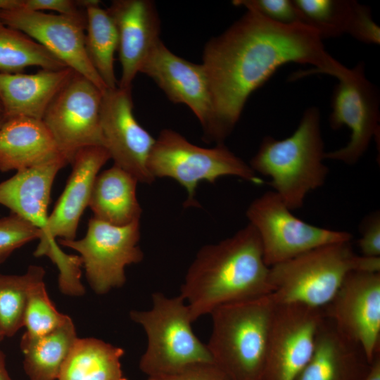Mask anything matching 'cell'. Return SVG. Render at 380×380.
<instances>
[{"label":"cell","instance_id":"1","mask_svg":"<svg viewBox=\"0 0 380 380\" xmlns=\"http://www.w3.org/2000/svg\"><path fill=\"white\" fill-rule=\"evenodd\" d=\"M203 53L213 108L210 141L217 144L231 134L251 94L279 67L289 63L315 67L296 72L292 80L315 73L338 80L349 70L327 52L311 27L279 24L252 10L212 37Z\"/></svg>","mask_w":380,"mask_h":380},{"label":"cell","instance_id":"2","mask_svg":"<svg viewBox=\"0 0 380 380\" xmlns=\"http://www.w3.org/2000/svg\"><path fill=\"white\" fill-rule=\"evenodd\" d=\"M269 274L260 236L248 223L232 236L198 251L180 296L194 322L220 306L269 295Z\"/></svg>","mask_w":380,"mask_h":380},{"label":"cell","instance_id":"3","mask_svg":"<svg viewBox=\"0 0 380 380\" xmlns=\"http://www.w3.org/2000/svg\"><path fill=\"white\" fill-rule=\"evenodd\" d=\"M320 112L312 106L304 111L293 133L282 139L265 137L249 165L270 177V185L291 210L303 205L307 195L323 186L329 174L324 164Z\"/></svg>","mask_w":380,"mask_h":380},{"label":"cell","instance_id":"4","mask_svg":"<svg viewBox=\"0 0 380 380\" xmlns=\"http://www.w3.org/2000/svg\"><path fill=\"white\" fill-rule=\"evenodd\" d=\"M353 271L380 272V258L356 254L350 241L322 246L270 267L269 296L275 305L323 309Z\"/></svg>","mask_w":380,"mask_h":380},{"label":"cell","instance_id":"5","mask_svg":"<svg viewBox=\"0 0 380 380\" xmlns=\"http://www.w3.org/2000/svg\"><path fill=\"white\" fill-rule=\"evenodd\" d=\"M275 304L269 295L226 304L210 314L206 344L214 363L231 380H263Z\"/></svg>","mask_w":380,"mask_h":380},{"label":"cell","instance_id":"6","mask_svg":"<svg viewBox=\"0 0 380 380\" xmlns=\"http://www.w3.org/2000/svg\"><path fill=\"white\" fill-rule=\"evenodd\" d=\"M63 156L45 163L17 171L0 183V204L27 220L41 233L35 257L47 256L59 271L58 286L65 294L81 296L84 288L81 283V258L65 253L53 241L48 230V207L51 187L60 170L68 164Z\"/></svg>","mask_w":380,"mask_h":380},{"label":"cell","instance_id":"7","mask_svg":"<svg viewBox=\"0 0 380 380\" xmlns=\"http://www.w3.org/2000/svg\"><path fill=\"white\" fill-rule=\"evenodd\" d=\"M152 308L132 310V321L144 329L148 345L139 362L148 377L177 373L190 365L213 362L206 344L195 335L188 305L179 295L152 294Z\"/></svg>","mask_w":380,"mask_h":380},{"label":"cell","instance_id":"8","mask_svg":"<svg viewBox=\"0 0 380 380\" xmlns=\"http://www.w3.org/2000/svg\"><path fill=\"white\" fill-rule=\"evenodd\" d=\"M148 169L154 179L171 178L186 189L185 208L199 206L195 196L202 181L214 184L222 177L234 176L255 184L263 183L249 164L224 143L210 148L200 147L170 129H163L156 139Z\"/></svg>","mask_w":380,"mask_h":380},{"label":"cell","instance_id":"9","mask_svg":"<svg viewBox=\"0 0 380 380\" xmlns=\"http://www.w3.org/2000/svg\"><path fill=\"white\" fill-rule=\"evenodd\" d=\"M291 211L274 191L254 199L246 210L249 224L260 236L263 258L268 267L322 246L352 239L348 232L310 224Z\"/></svg>","mask_w":380,"mask_h":380},{"label":"cell","instance_id":"10","mask_svg":"<svg viewBox=\"0 0 380 380\" xmlns=\"http://www.w3.org/2000/svg\"><path fill=\"white\" fill-rule=\"evenodd\" d=\"M140 220L125 226L113 225L92 217L85 236L79 240L59 239L61 246L77 251L91 288L104 294L126 281L125 269L140 262Z\"/></svg>","mask_w":380,"mask_h":380},{"label":"cell","instance_id":"11","mask_svg":"<svg viewBox=\"0 0 380 380\" xmlns=\"http://www.w3.org/2000/svg\"><path fill=\"white\" fill-rule=\"evenodd\" d=\"M103 94L92 82L75 72L45 111L42 121L69 163L83 148L104 146L101 127Z\"/></svg>","mask_w":380,"mask_h":380},{"label":"cell","instance_id":"12","mask_svg":"<svg viewBox=\"0 0 380 380\" xmlns=\"http://www.w3.org/2000/svg\"><path fill=\"white\" fill-rule=\"evenodd\" d=\"M333 91L330 127L350 130V140L343 147L326 152L325 159L347 165L355 164L367 150L379 131V91L365 75V64L360 62L338 79Z\"/></svg>","mask_w":380,"mask_h":380},{"label":"cell","instance_id":"13","mask_svg":"<svg viewBox=\"0 0 380 380\" xmlns=\"http://www.w3.org/2000/svg\"><path fill=\"white\" fill-rule=\"evenodd\" d=\"M322 309L275 305L269 334L263 380H296L310 360Z\"/></svg>","mask_w":380,"mask_h":380},{"label":"cell","instance_id":"14","mask_svg":"<svg viewBox=\"0 0 380 380\" xmlns=\"http://www.w3.org/2000/svg\"><path fill=\"white\" fill-rule=\"evenodd\" d=\"M0 20L34 39L66 67L89 80L102 91L107 89L86 51V13L66 15L18 8L1 10Z\"/></svg>","mask_w":380,"mask_h":380},{"label":"cell","instance_id":"15","mask_svg":"<svg viewBox=\"0 0 380 380\" xmlns=\"http://www.w3.org/2000/svg\"><path fill=\"white\" fill-rule=\"evenodd\" d=\"M101 127L104 147L114 165L133 175L139 182L155 180L148 160L156 139L136 120L132 89H108L102 97Z\"/></svg>","mask_w":380,"mask_h":380},{"label":"cell","instance_id":"16","mask_svg":"<svg viewBox=\"0 0 380 380\" xmlns=\"http://www.w3.org/2000/svg\"><path fill=\"white\" fill-rule=\"evenodd\" d=\"M322 310L326 317L362 348L372 363L380 348V272H350Z\"/></svg>","mask_w":380,"mask_h":380},{"label":"cell","instance_id":"17","mask_svg":"<svg viewBox=\"0 0 380 380\" xmlns=\"http://www.w3.org/2000/svg\"><path fill=\"white\" fill-rule=\"evenodd\" d=\"M140 72L151 78L171 101L187 106L199 120L205 139L210 140L213 108L202 64L175 55L160 39L150 52Z\"/></svg>","mask_w":380,"mask_h":380},{"label":"cell","instance_id":"18","mask_svg":"<svg viewBox=\"0 0 380 380\" xmlns=\"http://www.w3.org/2000/svg\"><path fill=\"white\" fill-rule=\"evenodd\" d=\"M118 35L121 77L118 87L132 89V84L150 52L158 42L160 20L151 0H115L107 8Z\"/></svg>","mask_w":380,"mask_h":380},{"label":"cell","instance_id":"19","mask_svg":"<svg viewBox=\"0 0 380 380\" xmlns=\"http://www.w3.org/2000/svg\"><path fill=\"white\" fill-rule=\"evenodd\" d=\"M109 159L104 146L85 147L75 153L66 186L48 218V230L53 241L57 238L75 239L81 216L89 205L95 179Z\"/></svg>","mask_w":380,"mask_h":380},{"label":"cell","instance_id":"20","mask_svg":"<svg viewBox=\"0 0 380 380\" xmlns=\"http://www.w3.org/2000/svg\"><path fill=\"white\" fill-rule=\"evenodd\" d=\"M372 363L362 348L324 316L312 357L296 380H356L364 365Z\"/></svg>","mask_w":380,"mask_h":380},{"label":"cell","instance_id":"21","mask_svg":"<svg viewBox=\"0 0 380 380\" xmlns=\"http://www.w3.org/2000/svg\"><path fill=\"white\" fill-rule=\"evenodd\" d=\"M74 72L68 67L41 69L34 74L0 72V103L5 119L27 117L42 120L48 106Z\"/></svg>","mask_w":380,"mask_h":380},{"label":"cell","instance_id":"22","mask_svg":"<svg viewBox=\"0 0 380 380\" xmlns=\"http://www.w3.org/2000/svg\"><path fill=\"white\" fill-rule=\"evenodd\" d=\"M61 156H63L42 120L14 117L5 119L0 126L1 172H17Z\"/></svg>","mask_w":380,"mask_h":380},{"label":"cell","instance_id":"23","mask_svg":"<svg viewBox=\"0 0 380 380\" xmlns=\"http://www.w3.org/2000/svg\"><path fill=\"white\" fill-rule=\"evenodd\" d=\"M138 182L133 175L115 165L99 174L88 205L93 217L115 226L139 221L142 210L137 197Z\"/></svg>","mask_w":380,"mask_h":380},{"label":"cell","instance_id":"24","mask_svg":"<svg viewBox=\"0 0 380 380\" xmlns=\"http://www.w3.org/2000/svg\"><path fill=\"white\" fill-rule=\"evenodd\" d=\"M77 336L70 317L53 330L40 336L23 334L20 343L23 368L29 380H56Z\"/></svg>","mask_w":380,"mask_h":380},{"label":"cell","instance_id":"25","mask_svg":"<svg viewBox=\"0 0 380 380\" xmlns=\"http://www.w3.org/2000/svg\"><path fill=\"white\" fill-rule=\"evenodd\" d=\"M124 350L95 338H77L58 380H127L120 359Z\"/></svg>","mask_w":380,"mask_h":380},{"label":"cell","instance_id":"26","mask_svg":"<svg viewBox=\"0 0 380 380\" xmlns=\"http://www.w3.org/2000/svg\"><path fill=\"white\" fill-rule=\"evenodd\" d=\"M85 48L95 70L107 89L118 86L114 70V55L118 48V35L115 23L107 8L99 5L85 9Z\"/></svg>","mask_w":380,"mask_h":380},{"label":"cell","instance_id":"27","mask_svg":"<svg viewBox=\"0 0 380 380\" xmlns=\"http://www.w3.org/2000/svg\"><path fill=\"white\" fill-rule=\"evenodd\" d=\"M30 66L47 70L66 68L62 61L34 39L0 20V72L23 73Z\"/></svg>","mask_w":380,"mask_h":380},{"label":"cell","instance_id":"28","mask_svg":"<svg viewBox=\"0 0 380 380\" xmlns=\"http://www.w3.org/2000/svg\"><path fill=\"white\" fill-rule=\"evenodd\" d=\"M44 276V268L37 265L22 275L0 274V329L4 336H13L23 327L30 291Z\"/></svg>","mask_w":380,"mask_h":380},{"label":"cell","instance_id":"29","mask_svg":"<svg viewBox=\"0 0 380 380\" xmlns=\"http://www.w3.org/2000/svg\"><path fill=\"white\" fill-rule=\"evenodd\" d=\"M306 25L323 39L348 34L358 4L353 0H293Z\"/></svg>","mask_w":380,"mask_h":380},{"label":"cell","instance_id":"30","mask_svg":"<svg viewBox=\"0 0 380 380\" xmlns=\"http://www.w3.org/2000/svg\"><path fill=\"white\" fill-rule=\"evenodd\" d=\"M68 317L59 312L53 305L44 281L32 288L23 319L25 334L31 336L45 334L62 324Z\"/></svg>","mask_w":380,"mask_h":380},{"label":"cell","instance_id":"31","mask_svg":"<svg viewBox=\"0 0 380 380\" xmlns=\"http://www.w3.org/2000/svg\"><path fill=\"white\" fill-rule=\"evenodd\" d=\"M40 236L37 227L14 213L0 218V264L15 250Z\"/></svg>","mask_w":380,"mask_h":380},{"label":"cell","instance_id":"32","mask_svg":"<svg viewBox=\"0 0 380 380\" xmlns=\"http://www.w3.org/2000/svg\"><path fill=\"white\" fill-rule=\"evenodd\" d=\"M232 4L236 6H243L246 10L256 11L279 24L305 25L293 0H234Z\"/></svg>","mask_w":380,"mask_h":380},{"label":"cell","instance_id":"33","mask_svg":"<svg viewBox=\"0 0 380 380\" xmlns=\"http://www.w3.org/2000/svg\"><path fill=\"white\" fill-rule=\"evenodd\" d=\"M348 34L361 42L379 44L380 27L374 21L368 6L357 4Z\"/></svg>","mask_w":380,"mask_h":380},{"label":"cell","instance_id":"34","mask_svg":"<svg viewBox=\"0 0 380 380\" xmlns=\"http://www.w3.org/2000/svg\"><path fill=\"white\" fill-rule=\"evenodd\" d=\"M361 237L358 247L361 255L380 258V215L379 211L367 216L360 225Z\"/></svg>","mask_w":380,"mask_h":380},{"label":"cell","instance_id":"35","mask_svg":"<svg viewBox=\"0 0 380 380\" xmlns=\"http://www.w3.org/2000/svg\"><path fill=\"white\" fill-rule=\"evenodd\" d=\"M148 380H231L213 362L190 365L181 371L165 376L148 377Z\"/></svg>","mask_w":380,"mask_h":380},{"label":"cell","instance_id":"36","mask_svg":"<svg viewBox=\"0 0 380 380\" xmlns=\"http://www.w3.org/2000/svg\"><path fill=\"white\" fill-rule=\"evenodd\" d=\"M22 8L32 11L50 10L66 15H80L86 13L72 0H23Z\"/></svg>","mask_w":380,"mask_h":380},{"label":"cell","instance_id":"37","mask_svg":"<svg viewBox=\"0 0 380 380\" xmlns=\"http://www.w3.org/2000/svg\"><path fill=\"white\" fill-rule=\"evenodd\" d=\"M365 380H380V359L378 355L373 360Z\"/></svg>","mask_w":380,"mask_h":380},{"label":"cell","instance_id":"38","mask_svg":"<svg viewBox=\"0 0 380 380\" xmlns=\"http://www.w3.org/2000/svg\"><path fill=\"white\" fill-rule=\"evenodd\" d=\"M23 0H0V11L22 8Z\"/></svg>","mask_w":380,"mask_h":380},{"label":"cell","instance_id":"39","mask_svg":"<svg viewBox=\"0 0 380 380\" xmlns=\"http://www.w3.org/2000/svg\"><path fill=\"white\" fill-rule=\"evenodd\" d=\"M0 380H12L6 369L5 355L0 350Z\"/></svg>","mask_w":380,"mask_h":380},{"label":"cell","instance_id":"40","mask_svg":"<svg viewBox=\"0 0 380 380\" xmlns=\"http://www.w3.org/2000/svg\"><path fill=\"white\" fill-rule=\"evenodd\" d=\"M4 120H5V118H4V116L3 113H2V112L0 111V126L2 125V123H3L4 121Z\"/></svg>","mask_w":380,"mask_h":380},{"label":"cell","instance_id":"41","mask_svg":"<svg viewBox=\"0 0 380 380\" xmlns=\"http://www.w3.org/2000/svg\"><path fill=\"white\" fill-rule=\"evenodd\" d=\"M4 337H5L4 335L3 334V333L1 332L0 329V342L4 339Z\"/></svg>","mask_w":380,"mask_h":380},{"label":"cell","instance_id":"42","mask_svg":"<svg viewBox=\"0 0 380 380\" xmlns=\"http://www.w3.org/2000/svg\"><path fill=\"white\" fill-rule=\"evenodd\" d=\"M0 111L2 112L1 103H0Z\"/></svg>","mask_w":380,"mask_h":380}]
</instances>
